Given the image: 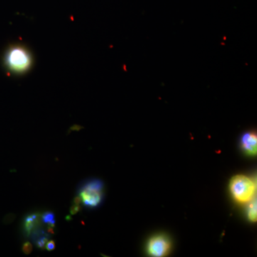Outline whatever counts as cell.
Masks as SVG:
<instances>
[{"instance_id": "10", "label": "cell", "mask_w": 257, "mask_h": 257, "mask_svg": "<svg viewBox=\"0 0 257 257\" xmlns=\"http://www.w3.org/2000/svg\"><path fill=\"white\" fill-rule=\"evenodd\" d=\"M82 210V207L81 205H76V204H72V207H70V209H69V213H70V215H75L77 213L79 212Z\"/></svg>"}, {"instance_id": "13", "label": "cell", "mask_w": 257, "mask_h": 257, "mask_svg": "<svg viewBox=\"0 0 257 257\" xmlns=\"http://www.w3.org/2000/svg\"><path fill=\"white\" fill-rule=\"evenodd\" d=\"M82 126H79L78 124H74L73 126H71L70 128H69V132L72 131H80L82 128Z\"/></svg>"}, {"instance_id": "14", "label": "cell", "mask_w": 257, "mask_h": 257, "mask_svg": "<svg viewBox=\"0 0 257 257\" xmlns=\"http://www.w3.org/2000/svg\"><path fill=\"white\" fill-rule=\"evenodd\" d=\"M47 233H48V234H55V231H54V228L50 227V226H49V227L47 228Z\"/></svg>"}, {"instance_id": "6", "label": "cell", "mask_w": 257, "mask_h": 257, "mask_svg": "<svg viewBox=\"0 0 257 257\" xmlns=\"http://www.w3.org/2000/svg\"><path fill=\"white\" fill-rule=\"evenodd\" d=\"M40 220H42V218L40 219L38 214H31L25 216L24 220V230L25 234L28 236L30 235L35 228L40 225Z\"/></svg>"}, {"instance_id": "4", "label": "cell", "mask_w": 257, "mask_h": 257, "mask_svg": "<svg viewBox=\"0 0 257 257\" xmlns=\"http://www.w3.org/2000/svg\"><path fill=\"white\" fill-rule=\"evenodd\" d=\"M171 243L168 237L164 235H157L149 240L147 245V251L150 256H165L169 253Z\"/></svg>"}, {"instance_id": "3", "label": "cell", "mask_w": 257, "mask_h": 257, "mask_svg": "<svg viewBox=\"0 0 257 257\" xmlns=\"http://www.w3.org/2000/svg\"><path fill=\"white\" fill-rule=\"evenodd\" d=\"M104 184L99 179L87 181L79 187L78 194L83 205L88 209L99 207L104 198Z\"/></svg>"}, {"instance_id": "11", "label": "cell", "mask_w": 257, "mask_h": 257, "mask_svg": "<svg viewBox=\"0 0 257 257\" xmlns=\"http://www.w3.org/2000/svg\"><path fill=\"white\" fill-rule=\"evenodd\" d=\"M56 247L55 241L54 240H50V241H47L46 244V249L47 251H52L55 249Z\"/></svg>"}, {"instance_id": "7", "label": "cell", "mask_w": 257, "mask_h": 257, "mask_svg": "<svg viewBox=\"0 0 257 257\" xmlns=\"http://www.w3.org/2000/svg\"><path fill=\"white\" fill-rule=\"evenodd\" d=\"M248 203L247 207V211H246V214H247L248 220L253 221H256L257 218V207H256V199L253 198Z\"/></svg>"}, {"instance_id": "8", "label": "cell", "mask_w": 257, "mask_h": 257, "mask_svg": "<svg viewBox=\"0 0 257 257\" xmlns=\"http://www.w3.org/2000/svg\"><path fill=\"white\" fill-rule=\"evenodd\" d=\"M42 220L45 224H48L50 227H55V216L54 213L47 211L42 215Z\"/></svg>"}, {"instance_id": "9", "label": "cell", "mask_w": 257, "mask_h": 257, "mask_svg": "<svg viewBox=\"0 0 257 257\" xmlns=\"http://www.w3.org/2000/svg\"><path fill=\"white\" fill-rule=\"evenodd\" d=\"M32 245L30 242L24 243L23 245V251L25 254L28 255L30 254V253L32 252Z\"/></svg>"}, {"instance_id": "1", "label": "cell", "mask_w": 257, "mask_h": 257, "mask_svg": "<svg viewBox=\"0 0 257 257\" xmlns=\"http://www.w3.org/2000/svg\"><path fill=\"white\" fill-rule=\"evenodd\" d=\"M4 64L10 73L24 75L31 70L34 65L33 55L28 47L22 44L12 45L5 54Z\"/></svg>"}, {"instance_id": "5", "label": "cell", "mask_w": 257, "mask_h": 257, "mask_svg": "<svg viewBox=\"0 0 257 257\" xmlns=\"http://www.w3.org/2000/svg\"><path fill=\"white\" fill-rule=\"evenodd\" d=\"M241 147L243 151L248 156H255L257 152L256 133L248 132L243 134L241 138Z\"/></svg>"}, {"instance_id": "15", "label": "cell", "mask_w": 257, "mask_h": 257, "mask_svg": "<svg viewBox=\"0 0 257 257\" xmlns=\"http://www.w3.org/2000/svg\"><path fill=\"white\" fill-rule=\"evenodd\" d=\"M66 219H67V220H71V219H72V218L70 217V215H69V216H67V217H66Z\"/></svg>"}, {"instance_id": "2", "label": "cell", "mask_w": 257, "mask_h": 257, "mask_svg": "<svg viewBox=\"0 0 257 257\" xmlns=\"http://www.w3.org/2000/svg\"><path fill=\"white\" fill-rule=\"evenodd\" d=\"M256 187L254 181L245 175L233 177L229 184L230 192L233 198L241 204L249 202L254 198Z\"/></svg>"}, {"instance_id": "12", "label": "cell", "mask_w": 257, "mask_h": 257, "mask_svg": "<svg viewBox=\"0 0 257 257\" xmlns=\"http://www.w3.org/2000/svg\"><path fill=\"white\" fill-rule=\"evenodd\" d=\"M82 203V198L79 197V196H77V197L74 198L73 204H76V205H81Z\"/></svg>"}]
</instances>
